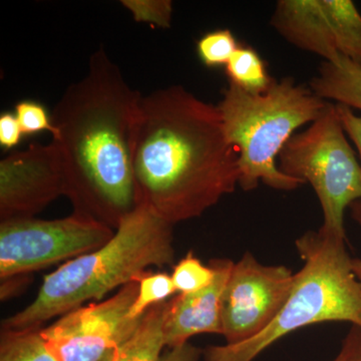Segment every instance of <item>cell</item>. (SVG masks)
<instances>
[{"label":"cell","instance_id":"18","mask_svg":"<svg viewBox=\"0 0 361 361\" xmlns=\"http://www.w3.org/2000/svg\"><path fill=\"white\" fill-rule=\"evenodd\" d=\"M171 276L177 293L191 294L212 283L215 271L210 265H204L193 252H189L174 266Z\"/></svg>","mask_w":361,"mask_h":361},{"label":"cell","instance_id":"5","mask_svg":"<svg viewBox=\"0 0 361 361\" xmlns=\"http://www.w3.org/2000/svg\"><path fill=\"white\" fill-rule=\"evenodd\" d=\"M329 102L293 78L276 80L261 94L230 84L217 104L228 140L239 157V186L252 191L262 182L280 191H292L300 180L278 168V157L294 133L317 120Z\"/></svg>","mask_w":361,"mask_h":361},{"label":"cell","instance_id":"27","mask_svg":"<svg viewBox=\"0 0 361 361\" xmlns=\"http://www.w3.org/2000/svg\"><path fill=\"white\" fill-rule=\"evenodd\" d=\"M351 267H353V273H355L356 279H357L361 288V259L353 258V261H351Z\"/></svg>","mask_w":361,"mask_h":361},{"label":"cell","instance_id":"21","mask_svg":"<svg viewBox=\"0 0 361 361\" xmlns=\"http://www.w3.org/2000/svg\"><path fill=\"white\" fill-rule=\"evenodd\" d=\"M14 114L20 123L23 135H35L42 132H49L52 137L56 135L51 116H49L44 106L37 102H20L16 104Z\"/></svg>","mask_w":361,"mask_h":361},{"label":"cell","instance_id":"23","mask_svg":"<svg viewBox=\"0 0 361 361\" xmlns=\"http://www.w3.org/2000/svg\"><path fill=\"white\" fill-rule=\"evenodd\" d=\"M336 109L346 135L357 149L361 164V116L355 115L353 109L344 104H336Z\"/></svg>","mask_w":361,"mask_h":361},{"label":"cell","instance_id":"26","mask_svg":"<svg viewBox=\"0 0 361 361\" xmlns=\"http://www.w3.org/2000/svg\"><path fill=\"white\" fill-rule=\"evenodd\" d=\"M349 209H350L351 217L353 218V220H355L358 225L361 226V199L351 204Z\"/></svg>","mask_w":361,"mask_h":361},{"label":"cell","instance_id":"19","mask_svg":"<svg viewBox=\"0 0 361 361\" xmlns=\"http://www.w3.org/2000/svg\"><path fill=\"white\" fill-rule=\"evenodd\" d=\"M239 45L231 30H214L198 40L197 54L208 68H218L227 65Z\"/></svg>","mask_w":361,"mask_h":361},{"label":"cell","instance_id":"25","mask_svg":"<svg viewBox=\"0 0 361 361\" xmlns=\"http://www.w3.org/2000/svg\"><path fill=\"white\" fill-rule=\"evenodd\" d=\"M203 355V350L191 343H186L178 348H168L161 356L160 361H199Z\"/></svg>","mask_w":361,"mask_h":361},{"label":"cell","instance_id":"24","mask_svg":"<svg viewBox=\"0 0 361 361\" xmlns=\"http://www.w3.org/2000/svg\"><path fill=\"white\" fill-rule=\"evenodd\" d=\"M332 361H361V327L351 325L342 341L338 355Z\"/></svg>","mask_w":361,"mask_h":361},{"label":"cell","instance_id":"3","mask_svg":"<svg viewBox=\"0 0 361 361\" xmlns=\"http://www.w3.org/2000/svg\"><path fill=\"white\" fill-rule=\"evenodd\" d=\"M173 226L140 202L101 248L68 261L47 275L37 298L2 320L1 330L42 329L47 320L99 302L114 289L137 281L149 267L175 261Z\"/></svg>","mask_w":361,"mask_h":361},{"label":"cell","instance_id":"11","mask_svg":"<svg viewBox=\"0 0 361 361\" xmlns=\"http://www.w3.org/2000/svg\"><path fill=\"white\" fill-rule=\"evenodd\" d=\"M66 184L54 145L32 142L0 161L1 222L35 218L59 196Z\"/></svg>","mask_w":361,"mask_h":361},{"label":"cell","instance_id":"12","mask_svg":"<svg viewBox=\"0 0 361 361\" xmlns=\"http://www.w3.org/2000/svg\"><path fill=\"white\" fill-rule=\"evenodd\" d=\"M209 265L215 271L212 283L200 291L179 293L167 301L163 322L166 348L184 345L199 334L222 336L221 301L234 262L230 259H213Z\"/></svg>","mask_w":361,"mask_h":361},{"label":"cell","instance_id":"6","mask_svg":"<svg viewBox=\"0 0 361 361\" xmlns=\"http://www.w3.org/2000/svg\"><path fill=\"white\" fill-rule=\"evenodd\" d=\"M285 175L310 183L320 202V230L334 238L346 240V209L361 199V164L337 111L329 103L322 116L307 129L297 133L278 157Z\"/></svg>","mask_w":361,"mask_h":361},{"label":"cell","instance_id":"2","mask_svg":"<svg viewBox=\"0 0 361 361\" xmlns=\"http://www.w3.org/2000/svg\"><path fill=\"white\" fill-rule=\"evenodd\" d=\"M142 94L130 87L104 49L52 111L66 195L75 213L111 228L139 205L134 137Z\"/></svg>","mask_w":361,"mask_h":361},{"label":"cell","instance_id":"7","mask_svg":"<svg viewBox=\"0 0 361 361\" xmlns=\"http://www.w3.org/2000/svg\"><path fill=\"white\" fill-rule=\"evenodd\" d=\"M114 235L111 226L75 212L63 219L4 221L0 224V279L25 276L80 257L101 248Z\"/></svg>","mask_w":361,"mask_h":361},{"label":"cell","instance_id":"22","mask_svg":"<svg viewBox=\"0 0 361 361\" xmlns=\"http://www.w3.org/2000/svg\"><path fill=\"white\" fill-rule=\"evenodd\" d=\"M20 123L16 114L4 113L0 116V145L2 148L13 149L23 137Z\"/></svg>","mask_w":361,"mask_h":361},{"label":"cell","instance_id":"1","mask_svg":"<svg viewBox=\"0 0 361 361\" xmlns=\"http://www.w3.org/2000/svg\"><path fill=\"white\" fill-rule=\"evenodd\" d=\"M139 203L170 224L200 217L239 186V157L217 106L182 85L142 96L134 137Z\"/></svg>","mask_w":361,"mask_h":361},{"label":"cell","instance_id":"4","mask_svg":"<svg viewBox=\"0 0 361 361\" xmlns=\"http://www.w3.org/2000/svg\"><path fill=\"white\" fill-rule=\"evenodd\" d=\"M345 243L320 229L299 237L295 245L303 266L275 319L248 341L208 346L204 361H253L282 337L316 323L348 322L361 327V288Z\"/></svg>","mask_w":361,"mask_h":361},{"label":"cell","instance_id":"15","mask_svg":"<svg viewBox=\"0 0 361 361\" xmlns=\"http://www.w3.org/2000/svg\"><path fill=\"white\" fill-rule=\"evenodd\" d=\"M225 68L230 84L251 94L266 92L274 80L258 52L245 45H239Z\"/></svg>","mask_w":361,"mask_h":361},{"label":"cell","instance_id":"16","mask_svg":"<svg viewBox=\"0 0 361 361\" xmlns=\"http://www.w3.org/2000/svg\"><path fill=\"white\" fill-rule=\"evenodd\" d=\"M42 329L1 330L0 361H58L47 348Z\"/></svg>","mask_w":361,"mask_h":361},{"label":"cell","instance_id":"17","mask_svg":"<svg viewBox=\"0 0 361 361\" xmlns=\"http://www.w3.org/2000/svg\"><path fill=\"white\" fill-rule=\"evenodd\" d=\"M139 292L130 310L132 318H141L145 313L157 305L165 302L169 297L177 293L172 276L167 273L146 272L137 280Z\"/></svg>","mask_w":361,"mask_h":361},{"label":"cell","instance_id":"13","mask_svg":"<svg viewBox=\"0 0 361 361\" xmlns=\"http://www.w3.org/2000/svg\"><path fill=\"white\" fill-rule=\"evenodd\" d=\"M310 87L324 101L361 111V68L345 56H339L332 63L323 61Z\"/></svg>","mask_w":361,"mask_h":361},{"label":"cell","instance_id":"20","mask_svg":"<svg viewBox=\"0 0 361 361\" xmlns=\"http://www.w3.org/2000/svg\"><path fill=\"white\" fill-rule=\"evenodd\" d=\"M122 4L137 23H152L161 28L171 26L173 4L170 0H123Z\"/></svg>","mask_w":361,"mask_h":361},{"label":"cell","instance_id":"10","mask_svg":"<svg viewBox=\"0 0 361 361\" xmlns=\"http://www.w3.org/2000/svg\"><path fill=\"white\" fill-rule=\"evenodd\" d=\"M271 25L327 63L342 56L361 68V14L350 0H279Z\"/></svg>","mask_w":361,"mask_h":361},{"label":"cell","instance_id":"8","mask_svg":"<svg viewBox=\"0 0 361 361\" xmlns=\"http://www.w3.org/2000/svg\"><path fill=\"white\" fill-rule=\"evenodd\" d=\"M139 282H130L101 302L80 306L40 330L47 348L58 361H101L133 336L141 318L130 310Z\"/></svg>","mask_w":361,"mask_h":361},{"label":"cell","instance_id":"14","mask_svg":"<svg viewBox=\"0 0 361 361\" xmlns=\"http://www.w3.org/2000/svg\"><path fill=\"white\" fill-rule=\"evenodd\" d=\"M167 301L149 308L133 336L101 361H160L164 341L163 322Z\"/></svg>","mask_w":361,"mask_h":361},{"label":"cell","instance_id":"9","mask_svg":"<svg viewBox=\"0 0 361 361\" xmlns=\"http://www.w3.org/2000/svg\"><path fill=\"white\" fill-rule=\"evenodd\" d=\"M295 273L286 266L261 264L250 252L234 263L221 301L222 336L237 344L269 326L293 288Z\"/></svg>","mask_w":361,"mask_h":361}]
</instances>
